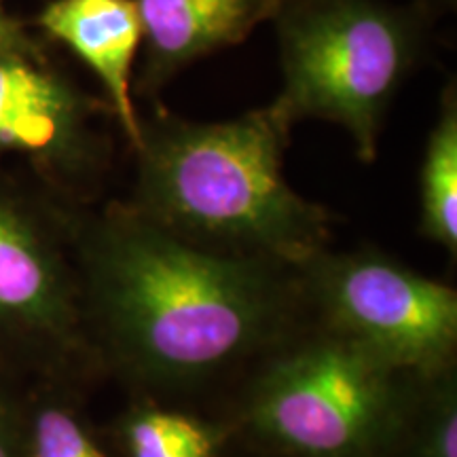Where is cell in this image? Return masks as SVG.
I'll list each match as a JSON object with an SVG mask.
<instances>
[{"label": "cell", "instance_id": "52a82bcc", "mask_svg": "<svg viewBox=\"0 0 457 457\" xmlns=\"http://www.w3.org/2000/svg\"><path fill=\"white\" fill-rule=\"evenodd\" d=\"M96 104L28 55L0 51V153H17L60 176L96 179L111 140L94 129Z\"/></svg>", "mask_w": 457, "mask_h": 457}, {"label": "cell", "instance_id": "7a4b0ae2", "mask_svg": "<svg viewBox=\"0 0 457 457\" xmlns=\"http://www.w3.org/2000/svg\"><path fill=\"white\" fill-rule=\"evenodd\" d=\"M293 129L273 102L216 123L162 108L140 121L128 205L197 248L299 270L327 253L335 219L286 180Z\"/></svg>", "mask_w": 457, "mask_h": 457}, {"label": "cell", "instance_id": "6da1fadb", "mask_svg": "<svg viewBox=\"0 0 457 457\" xmlns=\"http://www.w3.org/2000/svg\"><path fill=\"white\" fill-rule=\"evenodd\" d=\"M71 236L94 356L140 384L212 379L276 339L303 303L299 270L197 248L128 202Z\"/></svg>", "mask_w": 457, "mask_h": 457}, {"label": "cell", "instance_id": "3957f363", "mask_svg": "<svg viewBox=\"0 0 457 457\" xmlns=\"http://www.w3.org/2000/svg\"><path fill=\"white\" fill-rule=\"evenodd\" d=\"M271 21L284 79L273 104L293 125L305 119L339 125L360 162L373 163L387 112L426 57L430 4L290 0Z\"/></svg>", "mask_w": 457, "mask_h": 457}, {"label": "cell", "instance_id": "9c48e42d", "mask_svg": "<svg viewBox=\"0 0 457 457\" xmlns=\"http://www.w3.org/2000/svg\"><path fill=\"white\" fill-rule=\"evenodd\" d=\"M38 24L96 72L108 108L134 151L142 121L134 98V66L142 43L136 0H54L41 11Z\"/></svg>", "mask_w": 457, "mask_h": 457}, {"label": "cell", "instance_id": "7c38bea8", "mask_svg": "<svg viewBox=\"0 0 457 457\" xmlns=\"http://www.w3.org/2000/svg\"><path fill=\"white\" fill-rule=\"evenodd\" d=\"M125 457H216L222 434L199 417L140 407L119 424Z\"/></svg>", "mask_w": 457, "mask_h": 457}, {"label": "cell", "instance_id": "ba28073f", "mask_svg": "<svg viewBox=\"0 0 457 457\" xmlns=\"http://www.w3.org/2000/svg\"><path fill=\"white\" fill-rule=\"evenodd\" d=\"M142 62L134 98L155 102L199 57L245 41L278 11L276 0H136Z\"/></svg>", "mask_w": 457, "mask_h": 457}, {"label": "cell", "instance_id": "277c9868", "mask_svg": "<svg viewBox=\"0 0 457 457\" xmlns=\"http://www.w3.org/2000/svg\"><path fill=\"white\" fill-rule=\"evenodd\" d=\"M407 379L327 328L262 369L244 421L290 457H381L407 420Z\"/></svg>", "mask_w": 457, "mask_h": 457}, {"label": "cell", "instance_id": "4fadbf2b", "mask_svg": "<svg viewBox=\"0 0 457 457\" xmlns=\"http://www.w3.org/2000/svg\"><path fill=\"white\" fill-rule=\"evenodd\" d=\"M428 394L411 403L400 441L409 457H457V392L451 370L426 379Z\"/></svg>", "mask_w": 457, "mask_h": 457}, {"label": "cell", "instance_id": "30bf717a", "mask_svg": "<svg viewBox=\"0 0 457 457\" xmlns=\"http://www.w3.org/2000/svg\"><path fill=\"white\" fill-rule=\"evenodd\" d=\"M420 231L451 256L457 254V85L441 91L420 170Z\"/></svg>", "mask_w": 457, "mask_h": 457}, {"label": "cell", "instance_id": "9a60e30c", "mask_svg": "<svg viewBox=\"0 0 457 457\" xmlns=\"http://www.w3.org/2000/svg\"><path fill=\"white\" fill-rule=\"evenodd\" d=\"M26 45L24 37H21L20 28L15 26V21L7 15V11L3 7V0H0V51H9Z\"/></svg>", "mask_w": 457, "mask_h": 457}, {"label": "cell", "instance_id": "8992f818", "mask_svg": "<svg viewBox=\"0 0 457 457\" xmlns=\"http://www.w3.org/2000/svg\"><path fill=\"white\" fill-rule=\"evenodd\" d=\"M89 358L77 259L41 216L0 191V369L64 379Z\"/></svg>", "mask_w": 457, "mask_h": 457}, {"label": "cell", "instance_id": "5b68a950", "mask_svg": "<svg viewBox=\"0 0 457 457\" xmlns=\"http://www.w3.org/2000/svg\"><path fill=\"white\" fill-rule=\"evenodd\" d=\"M303 301L328 330L398 373L449 370L457 345V293L379 250L322 253L299 267Z\"/></svg>", "mask_w": 457, "mask_h": 457}, {"label": "cell", "instance_id": "5bb4252c", "mask_svg": "<svg viewBox=\"0 0 457 457\" xmlns=\"http://www.w3.org/2000/svg\"><path fill=\"white\" fill-rule=\"evenodd\" d=\"M21 420L24 394L9 384V373L0 369V457H21Z\"/></svg>", "mask_w": 457, "mask_h": 457}, {"label": "cell", "instance_id": "8fae6325", "mask_svg": "<svg viewBox=\"0 0 457 457\" xmlns=\"http://www.w3.org/2000/svg\"><path fill=\"white\" fill-rule=\"evenodd\" d=\"M62 381L41 377L24 394L21 457H114Z\"/></svg>", "mask_w": 457, "mask_h": 457}, {"label": "cell", "instance_id": "e0dca14e", "mask_svg": "<svg viewBox=\"0 0 457 457\" xmlns=\"http://www.w3.org/2000/svg\"><path fill=\"white\" fill-rule=\"evenodd\" d=\"M276 3H278V9H279V7H282V4H286V3H290V0H276ZM276 13H278V11H276Z\"/></svg>", "mask_w": 457, "mask_h": 457}, {"label": "cell", "instance_id": "2e32d148", "mask_svg": "<svg viewBox=\"0 0 457 457\" xmlns=\"http://www.w3.org/2000/svg\"><path fill=\"white\" fill-rule=\"evenodd\" d=\"M432 9H445V11H453L457 0H426Z\"/></svg>", "mask_w": 457, "mask_h": 457}]
</instances>
